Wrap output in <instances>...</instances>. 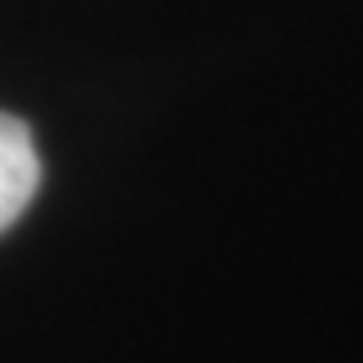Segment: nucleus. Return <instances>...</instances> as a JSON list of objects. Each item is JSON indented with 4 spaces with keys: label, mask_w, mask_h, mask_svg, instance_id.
I'll return each mask as SVG.
<instances>
[{
    "label": "nucleus",
    "mask_w": 363,
    "mask_h": 363,
    "mask_svg": "<svg viewBox=\"0 0 363 363\" xmlns=\"http://www.w3.org/2000/svg\"><path fill=\"white\" fill-rule=\"evenodd\" d=\"M40 190V157L21 117L0 113V234L9 230Z\"/></svg>",
    "instance_id": "1"
}]
</instances>
